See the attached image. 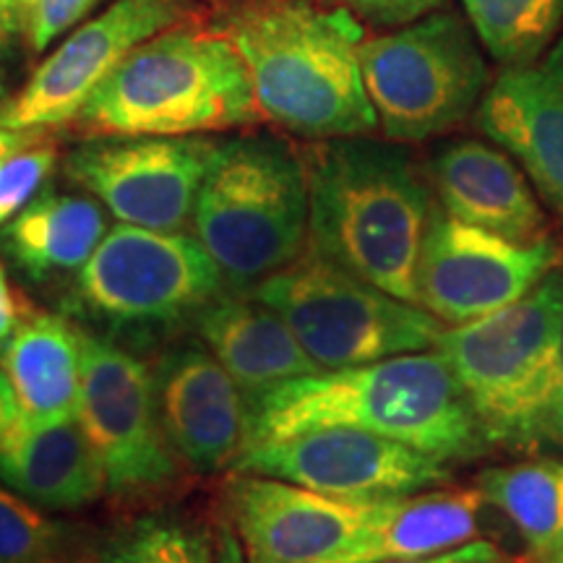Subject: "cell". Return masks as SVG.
<instances>
[{"label":"cell","mask_w":563,"mask_h":563,"mask_svg":"<svg viewBox=\"0 0 563 563\" xmlns=\"http://www.w3.org/2000/svg\"><path fill=\"white\" fill-rule=\"evenodd\" d=\"M313 428H361L446 464L475 462L490 452L439 350L316 371L277 386L251 405L245 452Z\"/></svg>","instance_id":"cell-1"},{"label":"cell","mask_w":563,"mask_h":563,"mask_svg":"<svg viewBox=\"0 0 563 563\" xmlns=\"http://www.w3.org/2000/svg\"><path fill=\"white\" fill-rule=\"evenodd\" d=\"M217 32L241 53L258 110L272 123L311 141L378 129L361 70L363 30L342 5L235 0Z\"/></svg>","instance_id":"cell-2"},{"label":"cell","mask_w":563,"mask_h":563,"mask_svg":"<svg viewBox=\"0 0 563 563\" xmlns=\"http://www.w3.org/2000/svg\"><path fill=\"white\" fill-rule=\"evenodd\" d=\"M308 245L394 298L418 302V258L435 211L410 152L368 136L319 141L302 154Z\"/></svg>","instance_id":"cell-3"},{"label":"cell","mask_w":563,"mask_h":563,"mask_svg":"<svg viewBox=\"0 0 563 563\" xmlns=\"http://www.w3.org/2000/svg\"><path fill=\"white\" fill-rule=\"evenodd\" d=\"M435 350L490 446L563 452V272L504 311L446 327Z\"/></svg>","instance_id":"cell-4"},{"label":"cell","mask_w":563,"mask_h":563,"mask_svg":"<svg viewBox=\"0 0 563 563\" xmlns=\"http://www.w3.org/2000/svg\"><path fill=\"white\" fill-rule=\"evenodd\" d=\"M262 118L235 45L222 32L175 24L118 63L76 125L87 136H194Z\"/></svg>","instance_id":"cell-5"},{"label":"cell","mask_w":563,"mask_h":563,"mask_svg":"<svg viewBox=\"0 0 563 563\" xmlns=\"http://www.w3.org/2000/svg\"><path fill=\"white\" fill-rule=\"evenodd\" d=\"M308 214L302 154L274 133H245L214 144L191 230L228 290L249 292L308 249Z\"/></svg>","instance_id":"cell-6"},{"label":"cell","mask_w":563,"mask_h":563,"mask_svg":"<svg viewBox=\"0 0 563 563\" xmlns=\"http://www.w3.org/2000/svg\"><path fill=\"white\" fill-rule=\"evenodd\" d=\"M224 290L220 266L196 238L121 222L74 274L63 308L87 332L139 355L178 340Z\"/></svg>","instance_id":"cell-7"},{"label":"cell","mask_w":563,"mask_h":563,"mask_svg":"<svg viewBox=\"0 0 563 563\" xmlns=\"http://www.w3.org/2000/svg\"><path fill=\"white\" fill-rule=\"evenodd\" d=\"M274 308L321 371L439 347L446 323L336 266L311 245L249 290Z\"/></svg>","instance_id":"cell-8"},{"label":"cell","mask_w":563,"mask_h":563,"mask_svg":"<svg viewBox=\"0 0 563 563\" xmlns=\"http://www.w3.org/2000/svg\"><path fill=\"white\" fill-rule=\"evenodd\" d=\"M361 70L378 129L397 144L452 131L473 115L490 87L475 30L446 11L363 40Z\"/></svg>","instance_id":"cell-9"},{"label":"cell","mask_w":563,"mask_h":563,"mask_svg":"<svg viewBox=\"0 0 563 563\" xmlns=\"http://www.w3.org/2000/svg\"><path fill=\"white\" fill-rule=\"evenodd\" d=\"M81 431L115 498L157 496L180 477L159 418L152 365L81 327Z\"/></svg>","instance_id":"cell-10"},{"label":"cell","mask_w":563,"mask_h":563,"mask_svg":"<svg viewBox=\"0 0 563 563\" xmlns=\"http://www.w3.org/2000/svg\"><path fill=\"white\" fill-rule=\"evenodd\" d=\"M559 262L561 249L551 235L532 243L511 241L454 220L439 207L415 274L418 306L446 327H462L522 300L559 269Z\"/></svg>","instance_id":"cell-11"},{"label":"cell","mask_w":563,"mask_h":563,"mask_svg":"<svg viewBox=\"0 0 563 563\" xmlns=\"http://www.w3.org/2000/svg\"><path fill=\"white\" fill-rule=\"evenodd\" d=\"M214 139L91 136L66 157V175L115 220L159 232L191 228Z\"/></svg>","instance_id":"cell-12"},{"label":"cell","mask_w":563,"mask_h":563,"mask_svg":"<svg viewBox=\"0 0 563 563\" xmlns=\"http://www.w3.org/2000/svg\"><path fill=\"white\" fill-rule=\"evenodd\" d=\"M232 470L361 504L412 496L452 477L446 462L361 428H313L249 449Z\"/></svg>","instance_id":"cell-13"},{"label":"cell","mask_w":563,"mask_h":563,"mask_svg":"<svg viewBox=\"0 0 563 563\" xmlns=\"http://www.w3.org/2000/svg\"><path fill=\"white\" fill-rule=\"evenodd\" d=\"M191 11V0H115L100 16L76 26L34 68L19 95L0 108V129L40 133L74 123L133 47L183 24Z\"/></svg>","instance_id":"cell-14"},{"label":"cell","mask_w":563,"mask_h":563,"mask_svg":"<svg viewBox=\"0 0 563 563\" xmlns=\"http://www.w3.org/2000/svg\"><path fill=\"white\" fill-rule=\"evenodd\" d=\"M159 418L180 464L199 475L235 467L249 443V399L199 336H178L152 363Z\"/></svg>","instance_id":"cell-15"},{"label":"cell","mask_w":563,"mask_h":563,"mask_svg":"<svg viewBox=\"0 0 563 563\" xmlns=\"http://www.w3.org/2000/svg\"><path fill=\"white\" fill-rule=\"evenodd\" d=\"M368 504L253 473L224 483V511L245 563H329L363 525Z\"/></svg>","instance_id":"cell-16"},{"label":"cell","mask_w":563,"mask_h":563,"mask_svg":"<svg viewBox=\"0 0 563 563\" xmlns=\"http://www.w3.org/2000/svg\"><path fill=\"white\" fill-rule=\"evenodd\" d=\"M475 125L563 217V42L530 66L504 68L477 104Z\"/></svg>","instance_id":"cell-17"},{"label":"cell","mask_w":563,"mask_h":563,"mask_svg":"<svg viewBox=\"0 0 563 563\" xmlns=\"http://www.w3.org/2000/svg\"><path fill=\"white\" fill-rule=\"evenodd\" d=\"M0 483L45 511H79L108 493L102 464L79 420L45 422L26 410L0 371Z\"/></svg>","instance_id":"cell-18"},{"label":"cell","mask_w":563,"mask_h":563,"mask_svg":"<svg viewBox=\"0 0 563 563\" xmlns=\"http://www.w3.org/2000/svg\"><path fill=\"white\" fill-rule=\"evenodd\" d=\"M431 183L439 207L454 220L522 243L548 238L538 191L501 146L477 139L449 141L433 154Z\"/></svg>","instance_id":"cell-19"},{"label":"cell","mask_w":563,"mask_h":563,"mask_svg":"<svg viewBox=\"0 0 563 563\" xmlns=\"http://www.w3.org/2000/svg\"><path fill=\"white\" fill-rule=\"evenodd\" d=\"M191 332L235 378L251 405L258 397L321 371L287 321L251 292L224 290L194 319Z\"/></svg>","instance_id":"cell-20"},{"label":"cell","mask_w":563,"mask_h":563,"mask_svg":"<svg viewBox=\"0 0 563 563\" xmlns=\"http://www.w3.org/2000/svg\"><path fill=\"white\" fill-rule=\"evenodd\" d=\"M483 506L477 488H431L371 501L363 525L329 563H389L452 551L477 538Z\"/></svg>","instance_id":"cell-21"},{"label":"cell","mask_w":563,"mask_h":563,"mask_svg":"<svg viewBox=\"0 0 563 563\" xmlns=\"http://www.w3.org/2000/svg\"><path fill=\"white\" fill-rule=\"evenodd\" d=\"M108 232V217L95 199L42 191L0 224V253L21 277L45 285L79 272Z\"/></svg>","instance_id":"cell-22"},{"label":"cell","mask_w":563,"mask_h":563,"mask_svg":"<svg viewBox=\"0 0 563 563\" xmlns=\"http://www.w3.org/2000/svg\"><path fill=\"white\" fill-rule=\"evenodd\" d=\"M0 371L34 418L76 420L81 394V327L66 316L26 308L16 332L0 350Z\"/></svg>","instance_id":"cell-23"},{"label":"cell","mask_w":563,"mask_h":563,"mask_svg":"<svg viewBox=\"0 0 563 563\" xmlns=\"http://www.w3.org/2000/svg\"><path fill=\"white\" fill-rule=\"evenodd\" d=\"M475 488L483 501L504 514L525 543V563H551L563 548V460L488 467Z\"/></svg>","instance_id":"cell-24"},{"label":"cell","mask_w":563,"mask_h":563,"mask_svg":"<svg viewBox=\"0 0 563 563\" xmlns=\"http://www.w3.org/2000/svg\"><path fill=\"white\" fill-rule=\"evenodd\" d=\"M462 5L481 45L504 68L543 58L563 24V0H462Z\"/></svg>","instance_id":"cell-25"},{"label":"cell","mask_w":563,"mask_h":563,"mask_svg":"<svg viewBox=\"0 0 563 563\" xmlns=\"http://www.w3.org/2000/svg\"><path fill=\"white\" fill-rule=\"evenodd\" d=\"M95 563H220L214 540L194 519L141 514L97 543Z\"/></svg>","instance_id":"cell-26"},{"label":"cell","mask_w":563,"mask_h":563,"mask_svg":"<svg viewBox=\"0 0 563 563\" xmlns=\"http://www.w3.org/2000/svg\"><path fill=\"white\" fill-rule=\"evenodd\" d=\"M95 551L74 525L0 483V563H95Z\"/></svg>","instance_id":"cell-27"},{"label":"cell","mask_w":563,"mask_h":563,"mask_svg":"<svg viewBox=\"0 0 563 563\" xmlns=\"http://www.w3.org/2000/svg\"><path fill=\"white\" fill-rule=\"evenodd\" d=\"M58 152L51 144H40L37 133L0 157V224L16 217L21 209L42 194L47 178H51Z\"/></svg>","instance_id":"cell-28"},{"label":"cell","mask_w":563,"mask_h":563,"mask_svg":"<svg viewBox=\"0 0 563 563\" xmlns=\"http://www.w3.org/2000/svg\"><path fill=\"white\" fill-rule=\"evenodd\" d=\"M97 3L100 0H34L30 26H26L32 51H47L60 34L84 21Z\"/></svg>","instance_id":"cell-29"},{"label":"cell","mask_w":563,"mask_h":563,"mask_svg":"<svg viewBox=\"0 0 563 563\" xmlns=\"http://www.w3.org/2000/svg\"><path fill=\"white\" fill-rule=\"evenodd\" d=\"M373 26H407L433 13L443 0H334Z\"/></svg>","instance_id":"cell-30"},{"label":"cell","mask_w":563,"mask_h":563,"mask_svg":"<svg viewBox=\"0 0 563 563\" xmlns=\"http://www.w3.org/2000/svg\"><path fill=\"white\" fill-rule=\"evenodd\" d=\"M389 563H525L522 559H514L498 545L488 543V540H470L452 551H443L435 555H426V559H407V561H389Z\"/></svg>","instance_id":"cell-31"},{"label":"cell","mask_w":563,"mask_h":563,"mask_svg":"<svg viewBox=\"0 0 563 563\" xmlns=\"http://www.w3.org/2000/svg\"><path fill=\"white\" fill-rule=\"evenodd\" d=\"M26 308L30 306H24V308L19 306L16 295H13L11 285H9V277H5L3 264H0V350L5 347V342L11 340V334L16 332L21 319H24Z\"/></svg>","instance_id":"cell-32"},{"label":"cell","mask_w":563,"mask_h":563,"mask_svg":"<svg viewBox=\"0 0 563 563\" xmlns=\"http://www.w3.org/2000/svg\"><path fill=\"white\" fill-rule=\"evenodd\" d=\"M32 9L34 0H0V45H3L5 40L26 32Z\"/></svg>","instance_id":"cell-33"},{"label":"cell","mask_w":563,"mask_h":563,"mask_svg":"<svg viewBox=\"0 0 563 563\" xmlns=\"http://www.w3.org/2000/svg\"><path fill=\"white\" fill-rule=\"evenodd\" d=\"M5 104V79H3V70H0V108Z\"/></svg>","instance_id":"cell-34"},{"label":"cell","mask_w":563,"mask_h":563,"mask_svg":"<svg viewBox=\"0 0 563 563\" xmlns=\"http://www.w3.org/2000/svg\"><path fill=\"white\" fill-rule=\"evenodd\" d=\"M551 563H563V548H561V553H559V555H555V559H553Z\"/></svg>","instance_id":"cell-35"}]
</instances>
